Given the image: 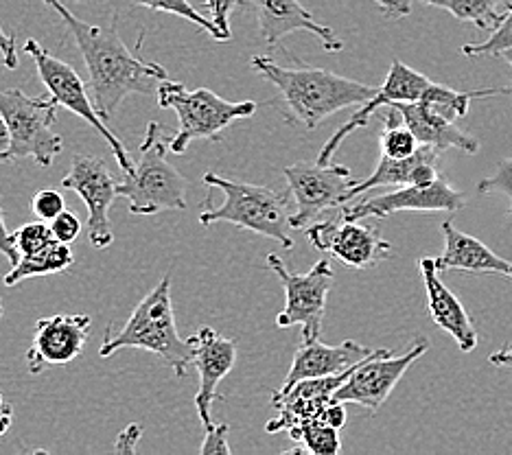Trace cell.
<instances>
[{
  "instance_id": "6da1fadb",
  "label": "cell",
  "mask_w": 512,
  "mask_h": 455,
  "mask_svg": "<svg viewBox=\"0 0 512 455\" xmlns=\"http://www.w3.org/2000/svg\"><path fill=\"white\" fill-rule=\"evenodd\" d=\"M75 38L90 75L92 101L103 121H110L116 108L130 95H158V88L169 81L165 66L145 60L127 49L121 35L112 27H97L79 20L62 0H44Z\"/></svg>"
},
{
  "instance_id": "7a4b0ae2",
  "label": "cell",
  "mask_w": 512,
  "mask_h": 455,
  "mask_svg": "<svg viewBox=\"0 0 512 455\" xmlns=\"http://www.w3.org/2000/svg\"><path fill=\"white\" fill-rule=\"evenodd\" d=\"M252 68L281 92L289 123H300L316 130L320 123L351 105H362L372 99L377 88L348 79L327 68L305 66L296 60L294 66H281L267 55L252 57Z\"/></svg>"
},
{
  "instance_id": "3957f363",
  "label": "cell",
  "mask_w": 512,
  "mask_h": 455,
  "mask_svg": "<svg viewBox=\"0 0 512 455\" xmlns=\"http://www.w3.org/2000/svg\"><path fill=\"white\" fill-rule=\"evenodd\" d=\"M204 184L224 193V206L213 204V195H208L202 204L200 224L204 228L213 224H232L243 230H252L256 235L274 239L285 250H294L292 239V210L285 193H276L270 186L248 184L228 180L224 175L206 173Z\"/></svg>"
},
{
  "instance_id": "277c9868",
  "label": "cell",
  "mask_w": 512,
  "mask_h": 455,
  "mask_svg": "<svg viewBox=\"0 0 512 455\" xmlns=\"http://www.w3.org/2000/svg\"><path fill=\"white\" fill-rule=\"evenodd\" d=\"M123 348H138L158 355L176 377H184L193 366V346L182 340L176 326L171 302V276L165 274L160 283L138 302L130 320L119 333L108 329L106 340L101 344L99 355L112 357Z\"/></svg>"
},
{
  "instance_id": "5b68a950",
  "label": "cell",
  "mask_w": 512,
  "mask_h": 455,
  "mask_svg": "<svg viewBox=\"0 0 512 455\" xmlns=\"http://www.w3.org/2000/svg\"><path fill=\"white\" fill-rule=\"evenodd\" d=\"M173 134L162 123L151 121L136 165L123 173L119 197L130 202L132 215H156L160 210H186V178L167 160Z\"/></svg>"
},
{
  "instance_id": "8992f818",
  "label": "cell",
  "mask_w": 512,
  "mask_h": 455,
  "mask_svg": "<svg viewBox=\"0 0 512 455\" xmlns=\"http://www.w3.org/2000/svg\"><path fill=\"white\" fill-rule=\"evenodd\" d=\"M156 97L158 108L178 114L180 127L171 138V151L178 156L184 154L191 140H219L226 127L239 119H248L259 108L254 101L232 103L208 88L189 90L184 84L171 79L158 88Z\"/></svg>"
},
{
  "instance_id": "52a82bcc",
  "label": "cell",
  "mask_w": 512,
  "mask_h": 455,
  "mask_svg": "<svg viewBox=\"0 0 512 455\" xmlns=\"http://www.w3.org/2000/svg\"><path fill=\"white\" fill-rule=\"evenodd\" d=\"M60 103L55 97H27L20 88L0 90V112L11 132L9 160L33 158L40 167H51L55 156L62 154V136L53 132Z\"/></svg>"
},
{
  "instance_id": "ba28073f",
  "label": "cell",
  "mask_w": 512,
  "mask_h": 455,
  "mask_svg": "<svg viewBox=\"0 0 512 455\" xmlns=\"http://www.w3.org/2000/svg\"><path fill=\"white\" fill-rule=\"evenodd\" d=\"M25 53L31 57L33 64H36L38 77L42 79L44 88L49 90V95L55 97V101L64 105L66 110H71L73 114L81 116V119H84L88 125L95 127V130L103 136V140L110 145L121 171L130 173L134 169V162H132L130 154H127V149L123 147L121 140L116 138V134L106 125V121H103V116L97 112L95 101H90L88 92H86V84L77 75V70L73 66H68L66 62L57 60V57H53L36 40L25 42Z\"/></svg>"
},
{
  "instance_id": "9c48e42d",
  "label": "cell",
  "mask_w": 512,
  "mask_h": 455,
  "mask_svg": "<svg viewBox=\"0 0 512 455\" xmlns=\"http://www.w3.org/2000/svg\"><path fill=\"white\" fill-rule=\"evenodd\" d=\"M267 267L285 289V309L276 315V326H302V340L318 337L327 313V298L333 287L329 261H318L307 274H292L278 254H267Z\"/></svg>"
},
{
  "instance_id": "30bf717a",
  "label": "cell",
  "mask_w": 512,
  "mask_h": 455,
  "mask_svg": "<svg viewBox=\"0 0 512 455\" xmlns=\"http://www.w3.org/2000/svg\"><path fill=\"white\" fill-rule=\"evenodd\" d=\"M289 193L294 195L296 210L292 215L294 230L313 224L324 210L344 206L351 200L357 184L353 173L344 165H320V162H296L283 169Z\"/></svg>"
},
{
  "instance_id": "8fae6325",
  "label": "cell",
  "mask_w": 512,
  "mask_h": 455,
  "mask_svg": "<svg viewBox=\"0 0 512 455\" xmlns=\"http://www.w3.org/2000/svg\"><path fill=\"white\" fill-rule=\"evenodd\" d=\"M427 348V340H418L401 357H392L390 350L377 348L368 359L353 368L351 375L342 383V388L335 392V401L355 403L375 414L388 401V396L397 388V383L403 379L407 368L418 357H423Z\"/></svg>"
},
{
  "instance_id": "7c38bea8",
  "label": "cell",
  "mask_w": 512,
  "mask_h": 455,
  "mask_svg": "<svg viewBox=\"0 0 512 455\" xmlns=\"http://www.w3.org/2000/svg\"><path fill=\"white\" fill-rule=\"evenodd\" d=\"M64 189L75 191L88 206V239L92 248L106 250L114 241L110 224V206L119 197V180L106 165V160L97 156L73 158L71 171L62 178Z\"/></svg>"
},
{
  "instance_id": "4fadbf2b",
  "label": "cell",
  "mask_w": 512,
  "mask_h": 455,
  "mask_svg": "<svg viewBox=\"0 0 512 455\" xmlns=\"http://www.w3.org/2000/svg\"><path fill=\"white\" fill-rule=\"evenodd\" d=\"M305 230L313 248L329 252L355 270H370L392 252V245L379 235V230L359 224V219L353 221L340 215V219L313 221Z\"/></svg>"
},
{
  "instance_id": "5bb4252c",
  "label": "cell",
  "mask_w": 512,
  "mask_h": 455,
  "mask_svg": "<svg viewBox=\"0 0 512 455\" xmlns=\"http://www.w3.org/2000/svg\"><path fill=\"white\" fill-rule=\"evenodd\" d=\"M467 200H464V193L453 189V186L442 178L429 182V184H407L399 186L390 193L368 197L357 204H344L340 215L344 219L362 221L368 217H390L403 213V210H412V213H458L464 208Z\"/></svg>"
},
{
  "instance_id": "9a60e30c",
  "label": "cell",
  "mask_w": 512,
  "mask_h": 455,
  "mask_svg": "<svg viewBox=\"0 0 512 455\" xmlns=\"http://www.w3.org/2000/svg\"><path fill=\"white\" fill-rule=\"evenodd\" d=\"M90 326L92 320L86 313H55L49 318H40L33 333V344L27 350L31 375L75 361L88 344Z\"/></svg>"
},
{
  "instance_id": "2e32d148",
  "label": "cell",
  "mask_w": 512,
  "mask_h": 455,
  "mask_svg": "<svg viewBox=\"0 0 512 455\" xmlns=\"http://www.w3.org/2000/svg\"><path fill=\"white\" fill-rule=\"evenodd\" d=\"M434 81L416 73L414 68H410L407 64L394 60L390 70H388V77L383 81V86L377 88L375 95L372 99H368L366 103H362V108H359L351 119H348L340 130H337L329 140L327 145L322 147V151L318 154V162L320 165H329L331 158L335 156V151L340 149V145L344 143V138L348 134H353L359 127H366L368 121L375 116L381 108H390L394 103H414V101H423L427 90L432 88Z\"/></svg>"
},
{
  "instance_id": "e0dca14e",
  "label": "cell",
  "mask_w": 512,
  "mask_h": 455,
  "mask_svg": "<svg viewBox=\"0 0 512 455\" xmlns=\"http://www.w3.org/2000/svg\"><path fill=\"white\" fill-rule=\"evenodd\" d=\"M353 368L340 372V375L305 379L287 392H274L272 407H276L278 416L265 425L267 434H278V431L292 434V431L322 420L324 410L335 401V392L342 388V383L351 375Z\"/></svg>"
},
{
  "instance_id": "ac0fdd59",
  "label": "cell",
  "mask_w": 512,
  "mask_h": 455,
  "mask_svg": "<svg viewBox=\"0 0 512 455\" xmlns=\"http://www.w3.org/2000/svg\"><path fill=\"white\" fill-rule=\"evenodd\" d=\"M189 344L193 346V366L197 375H200V390L195 394V407L202 425L208 427L213 423V403L224 401V394L217 392L219 383L230 375L237 364V344L235 340L221 337L211 326H204V329L191 335Z\"/></svg>"
},
{
  "instance_id": "d6986e66",
  "label": "cell",
  "mask_w": 512,
  "mask_h": 455,
  "mask_svg": "<svg viewBox=\"0 0 512 455\" xmlns=\"http://www.w3.org/2000/svg\"><path fill=\"white\" fill-rule=\"evenodd\" d=\"M243 5L254 9L261 38L270 46H276L289 33L309 31L329 53L344 49V42L337 38L335 31L313 18L298 0H243Z\"/></svg>"
},
{
  "instance_id": "ffe728a7",
  "label": "cell",
  "mask_w": 512,
  "mask_h": 455,
  "mask_svg": "<svg viewBox=\"0 0 512 455\" xmlns=\"http://www.w3.org/2000/svg\"><path fill=\"white\" fill-rule=\"evenodd\" d=\"M375 350L377 348H368L353 340H346L337 346L322 344L318 337H313V340H302L294 355L292 368H289L283 385L276 392L292 390L296 383L305 379L340 375V372L362 364V361L368 359Z\"/></svg>"
},
{
  "instance_id": "44dd1931",
  "label": "cell",
  "mask_w": 512,
  "mask_h": 455,
  "mask_svg": "<svg viewBox=\"0 0 512 455\" xmlns=\"http://www.w3.org/2000/svg\"><path fill=\"white\" fill-rule=\"evenodd\" d=\"M418 265H421L423 283L427 291V309L429 315H432V320L436 322V326H440L442 331L449 333L453 340H456L460 350L471 353L477 346V331L467 309H464L460 298L440 280L434 259H421Z\"/></svg>"
},
{
  "instance_id": "7402d4cb",
  "label": "cell",
  "mask_w": 512,
  "mask_h": 455,
  "mask_svg": "<svg viewBox=\"0 0 512 455\" xmlns=\"http://www.w3.org/2000/svg\"><path fill=\"white\" fill-rule=\"evenodd\" d=\"M442 237H445V250L434 259L438 272L460 270L469 274H499L512 278V261L495 254L480 239L458 230L451 221L442 224Z\"/></svg>"
},
{
  "instance_id": "603a6c76",
  "label": "cell",
  "mask_w": 512,
  "mask_h": 455,
  "mask_svg": "<svg viewBox=\"0 0 512 455\" xmlns=\"http://www.w3.org/2000/svg\"><path fill=\"white\" fill-rule=\"evenodd\" d=\"M390 108L401 114L403 123L410 127L421 145H429L438 151L456 147L464 151V154H477V151H480V140L467 132H462L460 127H456V121H449L447 116L436 112L432 105L425 101L394 103Z\"/></svg>"
},
{
  "instance_id": "cb8c5ba5",
  "label": "cell",
  "mask_w": 512,
  "mask_h": 455,
  "mask_svg": "<svg viewBox=\"0 0 512 455\" xmlns=\"http://www.w3.org/2000/svg\"><path fill=\"white\" fill-rule=\"evenodd\" d=\"M440 151L421 145L410 158H388L381 156L377 169L372 171L364 182H357L351 189V200L357 195L368 193L379 186H407V184H429L440 178L438 171Z\"/></svg>"
},
{
  "instance_id": "d4e9b609",
  "label": "cell",
  "mask_w": 512,
  "mask_h": 455,
  "mask_svg": "<svg viewBox=\"0 0 512 455\" xmlns=\"http://www.w3.org/2000/svg\"><path fill=\"white\" fill-rule=\"evenodd\" d=\"M73 263H75V254L71 250V245L55 239L38 252L20 256V261L16 265H11V272L5 276V285L14 287L22 283V280L33 278V276L60 274V272H66Z\"/></svg>"
},
{
  "instance_id": "484cf974",
  "label": "cell",
  "mask_w": 512,
  "mask_h": 455,
  "mask_svg": "<svg viewBox=\"0 0 512 455\" xmlns=\"http://www.w3.org/2000/svg\"><path fill=\"white\" fill-rule=\"evenodd\" d=\"M423 3L445 9L453 18L471 22L477 29L493 31L504 18L510 0H423Z\"/></svg>"
},
{
  "instance_id": "4316f807",
  "label": "cell",
  "mask_w": 512,
  "mask_h": 455,
  "mask_svg": "<svg viewBox=\"0 0 512 455\" xmlns=\"http://www.w3.org/2000/svg\"><path fill=\"white\" fill-rule=\"evenodd\" d=\"M381 121H383V132L379 138V147H381V156H388V158H410L414 156L421 143H418V138L414 136V132L407 127L401 119V114L390 108V112L381 114Z\"/></svg>"
},
{
  "instance_id": "83f0119b",
  "label": "cell",
  "mask_w": 512,
  "mask_h": 455,
  "mask_svg": "<svg viewBox=\"0 0 512 455\" xmlns=\"http://www.w3.org/2000/svg\"><path fill=\"white\" fill-rule=\"evenodd\" d=\"M294 442L307 449V453L313 455H337L342 451V440H340V429L331 427L324 420H316L307 427L289 434Z\"/></svg>"
},
{
  "instance_id": "f1b7e54d",
  "label": "cell",
  "mask_w": 512,
  "mask_h": 455,
  "mask_svg": "<svg viewBox=\"0 0 512 455\" xmlns=\"http://www.w3.org/2000/svg\"><path fill=\"white\" fill-rule=\"evenodd\" d=\"M132 3L141 5V7H147L151 11H162V14H173V16H180L184 20L193 22V25H197L200 29H204L211 38H215L217 42H226L224 33L219 31V27L213 22L211 16H202L200 11H197L191 0H132Z\"/></svg>"
},
{
  "instance_id": "f546056e",
  "label": "cell",
  "mask_w": 512,
  "mask_h": 455,
  "mask_svg": "<svg viewBox=\"0 0 512 455\" xmlns=\"http://www.w3.org/2000/svg\"><path fill=\"white\" fill-rule=\"evenodd\" d=\"M512 51V3L506 7L504 18L488 35V40L480 44H464L460 53L467 57H497Z\"/></svg>"
},
{
  "instance_id": "4dcf8cb0",
  "label": "cell",
  "mask_w": 512,
  "mask_h": 455,
  "mask_svg": "<svg viewBox=\"0 0 512 455\" xmlns=\"http://www.w3.org/2000/svg\"><path fill=\"white\" fill-rule=\"evenodd\" d=\"M14 241H16V248L20 252V256L25 254H33L42 248H46L51 241H55L53 237V230L51 224H44V221H31V224L20 226L14 232Z\"/></svg>"
},
{
  "instance_id": "1f68e13d",
  "label": "cell",
  "mask_w": 512,
  "mask_h": 455,
  "mask_svg": "<svg viewBox=\"0 0 512 455\" xmlns=\"http://www.w3.org/2000/svg\"><path fill=\"white\" fill-rule=\"evenodd\" d=\"M477 193L506 195L510 200V215H512V158L499 162L493 175H488V178L477 182Z\"/></svg>"
},
{
  "instance_id": "d6a6232c",
  "label": "cell",
  "mask_w": 512,
  "mask_h": 455,
  "mask_svg": "<svg viewBox=\"0 0 512 455\" xmlns=\"http://www.w3.org/2000/svg\"><path fill=\"white\" fill-rule=\"evenodd\" d=\"M31 213L36 215L42 221H53L57 215L64 213L66 210V202L64 195L55 189H42L36 195L31 197L29 202Z\"/></svg>"
},
{
  "instance_id": "836d02e7",
  "label": "cell",
  "mask_w": 512,
  "mask_h": 455,
  "mask_svg": "<svg viewBox=\"0 0 512 455\" xmlns=\"http://www.w3.org/2000/svg\"><path fill=\"white\" fill-rule=\"evenodd\" d=\"M206 429V438L200 447L202 455H230L232 449L228 445L230 425L228 423H211Z\"/></svg>"
},
{
  "instance_id": "e575fe53",
  "label": "cell",
  "mask_w": 512,
  "mask_h": 455,
  "mask_svg": "<svg viewBox=\"0 0 512 455\" xmlns=\"http://www.w3.org/2000/svg\"><path fill=\"white\" fill-rule=\"evenodd\" d=\"M204 5L208 7V16L213 18V22L219 27V31L224 33V38L228 42L232 38L230 14H232V9L243 5V0H204Z\"/></svg>"
},
{
  "instance_id": "d590c367",
  "label": "cell",
  "mask_w": 512,
  "mask_h": 455,
  "mask_svg": "<svg viewBox=\"0 0 512 455\" xmlns=\"http://www.w3.org/2000/svg\"><path fill=\"white\" fill-rule=\"evenodd\" d=\"M53 237L62 243L71 245L81 235V221L71 210H64V213L57 215L53 221H49Z\"/></svg>"
},
{
  "instance_id": "8d00e7d4",
  "label": "cell",
  "mask_w": 512,
  "mask_h": 455,
  "mask_svg": "<svg viewBox=\"0 0 512 455\" xmlns=\"http://www.w3.org/2000/svg\"><path fill=\"white\" fill-rule=\"evenodd\" d=\"M0 254L7 256V261L11 265H16L20 261V252L16 248V241H14V232L7 230L5 224V210L0 208Z\"/></svg>"
},
{
  "instance_id": "74e56055",
  "label": "cell",
  "mask_w": 512,
  "mask_h": 455,
  "mask_svg": "<svg viewBox=\"0 0 512 455\" xmlns=\"http://www.w3.org/2000/svg\"><path fill=\"white\" fill-rule=\"evenodd\" d=\"M141 436H143V427H138V425L125 427L114 442V453H134Z\"/></svg>"
},
{
  "instance_id": "f35d334b",
  "label": "cell",
  "mask_w": 512,
  "mask_h": 455,
  "mask_svg": "<svg viewBox=\"0 0 512 455\" xmlns=\"http://www.w3.org/2000/svg\"><path fill=\"white\" fill-rule=\"evenodd\" d=\"M0 55H3V62L9 70L18 68V53H16V40L14 35H9L0 27Z\"/></svg>"
},
{
  "instance_id": "ab89813d",
  "label": "cell",
  "mask_w": 512,
  "mask_h": 455,
  "mask_svg": "<svg viewBox=\"0 0 512 455\" xmlns=\"http://www.w3.org/2000/svg\"><path fill=\"white\" fill-rule=\"evenodd\" d=\"M372 3L379 5V9L386 14L388 18H405L410 16V0H372Z\"/></svg>"
},
{
  "instance_id": "60d3db41",
  "label": "cell",
  "mask_w": 512,
  "mask_h": 455,
  "mask_svg": "<svg viewBox=\"0 0 512 455\" xmlns=\"http://www.w3.org/2000/svg\"><path fill=\"white\" fill-rule=\"evenodd\" d=\"M322 420H324V423H329L331 427H335V429H342V427L346 425V420H348L344 403H342V401H333V403L327 407V410H324Z\"/></svg>"
},
{
  "instance_id": "b9f144b4",
  "label": "cell",
  "mask_w": 512,
  "mask_h": 455,
  "mask_svg": "<svg viewBox=\"0 0 512 455\" xmlns=\"http://www.w3.org/2000/svg\"><path fill=\"white\" fill-rule=\"evenodd\" d=\"M488 361L499 368H512V344H506L504 348H499L497 353L488 357Z\"/></svg>"
},
{
  "instance_id": "7bdbcfd3",
  "label": "cell",
  "mask_w": 512,
  "mask_h": 455,
  "mask_svg": "<svg viewBox=\"0 0 512 455\" xmlns=\"http://www.w3.org/2000/svg\"><path fill=\"white\" fill-rule=\"evenodd\" d=\"M9 147H11V132H9V125L5 121L3 112H0V160L7 158Z\"/></svg>"
},
{
  "instance_id": "ee69618b",
  "label": "cell",
  "mask_w": 512,
  "mask_h": 455,
  "mask_svg": "<svg viewBox=\"0 0 512 455\" xmlns=\"http://www.w3.org/2000/svg\"><path fill=\"white\" fill-rule=\"evenodd\" d=\"M11 425V407L5 403L3 394H0V436L5 434Z\"/></svg>"
},
{
  "instance_id": "f6af8a7d",
  "label": "cell",
  "mask_w": 512,
  "mask_h": 455,
  "mask_svg": "<svg viewBox=\"0 0 512 455\" xmlns=\"http://www.w3.org/2000/svg\"><path fill=\"white\" fill-rule=\"evenodd\" d=\"M502 57H504V60H506V62L512 66V51H506Z\"/></svg>"
},
{
  "instance_id": "bcb514c9",
  "label": "cell",
  "mask_w": 512,
  "mask_h": 455,
  "mask_svg": "<svg viewBox=\"0 0 512 455\" xmlns=\"http://www.w3.org/2000/svg\"><path fill=\"white\" fill-rule=\"evenodd\" d=\"M0 318H3V305H0Z\"/></svg>"
},
{
  "instance_id": "7dc6e473",
  "label": "cell",
  "mask_w": 512,
  "mask_h": 455,
  "mask_svg": "<svg viewBox=\"0 0 512 455\" xmlns=\"http://www.w3.org/2000/svg\"><path fill=\"white\" fill-rule=\"evenodd\" d=\"M75 3H84V0H75Z\"/></svg>"
}]
</instances>
